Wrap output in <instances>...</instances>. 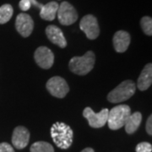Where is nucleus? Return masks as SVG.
<instances>
[{
    "label": "nucleus",
    "instance_id": "f257e3e1",
    "mask_svg": "<svg viewBox=\"0 0 152 152\" xmlns=\"http://www.w3.org/2000/svg\"><path fill=\"white\" fill-rule=\"evenodd\" d=\"M51 136L57 146L66 150L69 149L73 143L74 132L69 125L57 122L51 128Z\"/></svg>",
    "mask_w": 152,
    "mask_h": 152
},
{
    "label": "nucleus",
    "instance_id": "f03ea898",
    "mask_svg": "<svg viewBox=\"0 0 152 152\" xmlns=\"http://www.w3.org/2000/svg\"><path fill=\"white\" fill-rule=\"evenodd\" d=\"M96 63V56L92 51H88L82 57H74L69 61L71 72L78 75H86L92 70Z\"/></svg>",
    "mask_w": 152,
    "mask_h": 152
},
{
    "label": "nucleus",
    "instance_id": "7ed1b4c3",
    "mask_svg": "<svg viewBox=\"0 0 152 152\" xmlns=\"http://www.w3.org/2000/svg\"><path fill=\"white\" fill-rule=\"evenodd\" d=\"M135 84L131 80L123 81L113 89L107 96V100L111 103H120L129 100L135 94Z\"/></svg>",
    "mask_w": 152,
    "mask_h": 152
},
{
    "label": "nucleus",
    "instance_id": "20e7f679",
    "mask_svg": "<svg viewBox=\"0 0 152 152\" xmlns=\"http://www.w3.org/2000/svg\"><path fill=\"white\" fill-rule=\"evenodd\" d=\"M131 114V109L127 105H118L111 109L108 113V127L112 130H118L124 127L125 123Z\"/></svg>",
    "mask_w": 152,
    "mask_h": 152
},
{
    "label": "nucleus",
    "instance_id": "39448f33",
    "mask_svg": "<svg viewBox=\"0 0 152 152\" xmlns=\"http://www.w3.org/2000/svg\"><path fill=\"white\" fill-rule=\"evenodd\" d=\"M109 110L107 108L102 109L99 113H95L92 109L87 107L83 111V116L89 123V125L94 129H99L103 127L107 122Z\"/></svg>",
    "mask_w": 152,
    "mask_h": 152
},
{
    "label": "nucleus",
    "instance_id": "423d86ee",
    "mask_svg": "<svg viewBox=\"0 0 152 152\" xmlns=\"http://www.w3.org/2000/svg\"><path fill=\"white\" fill-rule=\"evenodd\" d=\"M46 86L52 96L58 98H64L69 91V87L66 80L60 76L52 77L47 82Z\"/></svg>",
    "mask_w": 152,
    "mask_h": 152
},
{
    "label": "nucleus",
    "instance_id": "0eeeda50",
    "mask_svg": "<svg viewBox=\"0 0 152 152\" xmlns=\"http://www.w3.org/2000/svg\"><path fill=\"white\" fill-rule=\"evenodd\" d=\"M58 21L63 26H70L78 20V13L76 10L68 2H63L58 10Z\"/></svg>",
    "mask_w": 152,
    "mask_h": 152
},
{
    "label": "nucleus",
    "instance_id": "6e6552de",
    "mask_svg": "<svg viewBox=\"0 0 152 152\" xmlns=\"http://www.w3.org/2000/svg\"><path fill=\"white\" fill-rule=\"evenodd\" d=\"M80 28L90 40H95L100 34V28L96 18L92 15H87L82 18Z\"/></svg>",
    "mask_w": 152,
    "mask_h": 152
},
{
    "label": "nucleus",
    "instance_id": "1a4fd4ad",
    "mask_svg": "<svg viewBox=\"0 0 152 152\" xmlns=\"http://www.w3.org/2000/svg\"><path fill=\"white\" fill-rule=\"evenodd\" d=\"M34 58L39 67L44 69H50L54 63V54L47 47H39L35 53Z\"/></svg>",
    "mask_w": 152,
    "mask_h": 152
},
{
    "label": "nucleus",
    "instance_id": "9d476101",
    "mask_svg": "<svg viewBox=\"0 0 152 152\" xmlns=\"http://www.w3.org/2000/svg\"><path fill=\"white\" fill-rule=\"evenodd\" d=\"M15 28L23 37H28L32 33L34 29L32 18L26 13L18 15L15 20Z\"/></svg>",
    "mask_w": 152,
    "mask_h": 152
},
{
    "label": "nucleus",
    "instance_id": "9b49d317",
    "mask_svg": "<svg viewBox=\"0 0 152 152\" xmlns=\"http://www.w3.org/2000/svg\"><path fill=\"white\" fill-rule=\"evenodd\" d=\"M30 140V132L23 126H18L15 129L12 135V144L16 149L22 150L27 146Z\"/></svg>",
    "mask_w": 152,
    "mask_h": 152
},
{
    "label": "nucleus",
    "instance_id": "f8f14e48",
    "mask_svg": "<svg viewBox=\"0 0 152 152\" xmlns=\"http://www.w3.org/2000/svg\"><path fill=\"white\" fill-rule=\"evenodd\" d=\"M46 35L51 42H53L61 48L67 46V41L61 29L56 26H48L46 28Z\"/></svg>",
    "mask_w": 152,
    "mask_h": 152
},
{
    "label": "nucleus",
    "instance_id": "ddd939ff",
    "mask_svg": "<svg viewBox=\"0 0 152 152\" xmlns=\"http://www.w3.org/2000/svg\"><path fill=\"white\" fill-rule=\"evenodd\" d=\"M113 41L116 52L122 53L128 49L130 44V35L124 31H118L114 34Z\"/></svg>",
    "mask_w": 152,
    "mask_h": 152
},
{
    "label": "nucleus",
    "instance_id": "4468645a",
    "mask_svg": "<svg viewBox=\"0 0 152 152\" xmlns=\"http://www.w3.org/2000/svg\"><path fill=\"white\" fill-rule=\"evenodd\" d=\"M152 84V64H148L142 70L138 79L137 87L140 91H146Z\"/></svg>",
    "mask_w": 152,
    "mask_h": 152
},
{
    "label": "nucleus",
    "instance_id": "2eb2a0df",
    "mask_svg": "<svg viewBox=\"0 0 152 152\" xmlns=\"http://www.w3.org/2000/svg\"><path fill=\"white\" fill-rule=\"evenodd\" d=\"M59 4L57 2H50L42 6L40 11V16L45 20L52 21L57 15Z\"/></svg>",
    "mask_w": 152,
    "mask_h": 152
},
{
    "label": "nucleus",
    "instance_id": "dca6fc26",
    "mask_svg": "<svg viewBox=\"0 0 152 152\" xmlns=\"http://www.w3.org/2000/svg\"><path fill=\"white\" fill-rule=\"evenodd\" d=\"M141 122L142 114L140 112H135L134 113L130 114L124 125L126 133L129 134H134L139 129Z\"/></svg>",
    "mask_w": 152,
    "mask_h": 152
},
{
    "label": "nucleus",
    "instance_id": "f3484780",
    "mask_svg": "<svg viewBox=\"0 0 152 152\" xmlns=\"http://www.w3.org/2000/svg\"><path fill=\"white\" fill-rule=\"evenodd\" d=\"M14 13V10L13 7L9 4H6L0 7V24H5L8 21H10L12 15Z\"/></svg>",
    "mask_w": 152,
    "mask_h": 152
},
{
    "label": "nucleus",
    "instance_id": "a211bd4d",
    "mask_svg": "<svg viewBox=\"0 0 152 152\" xmlns=\"http://www.w3.org/2000/svg\"><path fill=\"white\" fill-rule=\"evenodd\" d=\"M31 152H54L53 146L48 142L37 141L34 143L30 149Z\"/></svg>",
    "mask_w": 152,
    "mask_h": 152
},
{
    "label": "nucleus",
    "instance_id": "6ab92c4d",
    "mask_svg": "<svg viewBox=\"0 0 152 152\" xmlns=\"http://www.w3.org/2000/svg\"><path fill=\"white\" fill-rule=\"evenodd\" d=\"M140 25L143 31L146 34L147 36L152 35V19L149 16L143 17L140 20Z\"/></svg>",
    "mask_w": 152,
    "mask_h": 152
},
{
    "label": "nucleus",
    "instance_id": "aec40b11",
    "mask_svg": "<svg viewBox=\"0 0 152 152\" xmlns=\"http://www.w3.org/2000/svg\"><path fill=\"white\" fill-rule=\"evenodd\" d=\"M31 5L37 6L40 10L43 6L42 4L38 3L37 0H20V2L19 4V6L22 11H27L28 10H30Z\"/></svg>",
    "mask_w": 152,
    "mask_h": 152
},
{
    "label": "nucleus",
    "instance_id": "412c9836",
    "mask_svg": "<svg viewBox=\"0 0 152 152\" xmlns=\"http://www.w3.org/2000/svg\"><path fill=\"white\" fill-rule=\"evenodd\" d=\"M152 145L151 144L148 142H141L137 145L136 146V152H151Z\"/></svg>",
    "mask_w": 152,
    "mask_h": 152
},
{
    "label": "nucleus",
    "instance_id": "4be33fe9",
    "mask_svg": "<svg viewBox=\"0 0 152 152\" xmlns=\"http://www.w3.org/2000/svg\"><path fill=\"white\" fill-rule=\"evenodd\" d=\"M0 152H15L14 148L9 143L3 142L0 144Z\"/></svg>",
    "mask_w": 152,
    "mask_h": 152
},
{
    "label": "nucleus",
    "instance_id": "5701e85b",
    "mask_svg": "<svg viewBox=\"0 0 152 152\" xmlns=\"http://www.w3.org/2000/svg\"><path fill=\"white\" fill-rule=\"evenodd\" d=\"M146 132L149 135H152V116L151 115L146 122Z\"/></svg>",
    "mask_w": 152,
    "mask_h": 152
},
{
    "label": "nucleus",
    "instance_id": "b1692460",
    "mask_svg": "<svg viewBox=\"0 0 152 152\" xmlns=\"http://www.w3.org/2000/svg\"><path fill=\"white\" fill-rule=\"evenodd\" d=\"M81 152H95L94 151V150H93L92 148H90V147H88V148H86V149H84Z\"/></svg>",
    "mask_w": 152,
    "mask_h": 152
}]
</instances>
